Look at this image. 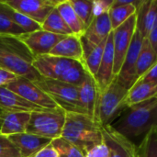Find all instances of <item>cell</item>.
Listing matches in <instances>:
<instances>
[{
  "label": "cell",
  "instance_id": "6da1fadb",
  "mask_svg": "<svg viewBox=\"0 0 157 157\" xmlns=\"http://www.w3.org/2000/svg\"><path fill=\"white\" fill-rule=\"evenodd\" d=\"M33 61L34 56L19 37L0 35V67L36 82L42 77L34 69Z\"/></svg>",
  "mask_w": 157,
  "mask_h": 157
},
{
  "label": "cell",
  "instance_id": "7a4b0ae2",
  "mask_svg": "<svg viewBox=\"0 0 157 157\" xmlns=\"http://www.w3.org/2000/svg\"><path fill=\"white\" fill-rule=\"evenodd\" d=\"M84 154L104 141L102 126L92 117L79 112H66L62 136Z\"/></svg>",
  "mask_w": 157,
  "mask_h": 157
},
{
  "label": "cell",
  "instance_id": "3957f363",
  "mask_svg": "<svg viewBox=\"0 0 157 157\" xmlns=\"http://www.w3.org/2000/svg\"><path fill=\"white\" fill-rule=\"evenodd\" d=\"M127 109L115 125L111 126L129 140L146 134L157 126V97Z\"/></svg>",
  "mask_w": 157,
  "mask_h": 157
},
{
  "label": "cell",
  "instance_id": "277c9868",
  "mask_svg": "<svg viewBox=\"0 0 157 157\" xmlns=\"http://www.w3.org/2000/svg\"><path fill=\"white\" fill-rule=\"evenodd\" d=\"M128 89L118 80L117 76L102 91L99 92L97 106V121L101 126L110 125L127 109L124 99Z\"/></svg>",
  "mask_w": 157,
  "mask_h": 157
},
{
  "label": "cell",
  "instance_id": "5b68a950",
  "mask_svg": "<svg viewBox=\"0 0 157 157\" xmlns=\"http://www.w3.org/2000/svg\"><path fill=\"white\" fill-rule=\"evenodd\" d=\"M66 112L62 109L32 111L26 132L51 140L62 136Z\"/></svg>",
  "mask_w": 157,
  "mask_h": 157
},
{
  "label": "cell",
  "instance_id": "8992f818",
  "mask_svg": "<svg viewBox=\"0 0 157 157\" xmlns=\"http://www.w3.org/2000/svg\"><path fill=\"white\" fill-rule=\"evenodd\" d=\"M35 83L65 112L83 113L79 104L77 86L48 78H40Z\"/></svg>",
  "mask_w": 157,
  "mask_h": 157
},
{
  "label": "cell",
  "instance_id": "52a82bcc",
  "mask_svg": "<svg viewBox=\"0 0 157 157\" xmlns=\"http://www.w3.org/2000/svg\"><path fill=\"white\" fill-rule=\"evenodd\" d=\"M11 91L20 96L25 100L42 109H61L52 98L40 89L34 81L24 77H18L16 81L6 86Z\"/></svg>",
  "mask_w": 157,
  "mask_h": 157
},
{
  "label": "cell",
  "instance_id": "ba28073f",
  "mask_svg": "<svg viewBox=\"0 0 157 157\" xmlns=\"http://www.w3.org/2000/svg\"><path fill=\"white\" fill-rule=\"evenodd\" d=\"M136 29V14L113 30L114 46V75L117 76L121 69L124 58L130 48Z\"/></svg>",
  "mask_w": 157,
  "mask_h": 157
},
{
  "label": "cell",
  "instance_id": "9c48e42d",
  "mask_svg": "<svg viewBox=\"0 0 157 157\" xmlns=\"http://www.w3.org/2000/svg\"><path fill=\"white\" fill-rule=\"evenodd\" d=\"M144 42V38L139 32L138 29H135V32L132 37L130 48L124 58L121 69L117 75L118 80L129 90L137 81L136 76V63L140 51L142 49Z\"/></svg>",
  "mask_w": 157,
  "mask_h": 157
},
{
  "label": "cell",
  "instance_id": "30bf717a",
  "mask_svg": "<svg viewBox=\"0 0 157 157\" xmlns=\"http://www.w3.org/2000/svg\"><path fill=\"white\" fill-rule=\"evenodd\" d=\"M5 2L13 9L41 25L56 7L59 0H6Z\"/></svg>",
  "mask_w": 157,
  "mask_h": 157
},
{
  "label": "cell",
  "instance_id": "8fae6325",
  "mask_svg": "<svg viewBox=\"0 0 157 157\" xmlns=\"http://www.w3.org/2000/svg\"><path fill=\"white\" fill-rule=\"evenodd\" d=\"M65 36L39 29L30 33H24L19 36V39L25 43L35 58L49 54L52 49Z\"/></svg>",
  "mask_w": 157,
  "mask_h": 157
},
{
  "label": "cell",
  "instance_id": "7c38bea8",
  "mask_svg": "<svg viewBox=\"0 0 157 157\" xmlns=\"http://www.w3.org/2000/svg\"><path fill=\"white\" fill-rule=\"evenodd\" d=\"M75 62V60L46 54L35 57L32 65L42 78L60 80L64 72Z\"/></svg>",
  "mask_w": 157,
  "mask_h": 157
},
{
  "label": "cell",
  "instance_id": "4fadbf2b",
  "mask_svg": "<svg viewBox=\"0 0 157 157\" xmlns=\"http://www.w3.org/2000/svg\"><path fill=\"white\" fill-rule=\"evenodd\" d=\"M102 133L104 142L109 149V157H139L138 147L111 125L102 126Z\"/></svg>",
  "mask_w": 157,
  "mask_h": 157
},
{
  "label": "cell",
  "instance_id": "5bb4252c",
  "mask_svg": "<svg viewBox=\"0 0 157 157\" xmlns=\"http://www.w3.org/2000/svg\"><path fill=\"white\" fill-rule=\"evenodd\" d=\"M116 77L114 75V46H113V30L109 35L105 43L104 52L98 71L95 76L99 92L104 90Z\"/></svg>",
  "mask_w": 157,
  "mask_h": 157
},
{
  "label": "cell",
  "instance_id": "9a60e30c",
  "mask_svg": "<svg viewBox=\"0 0 157 157\" xmlns=\"http://www.w3.org/2000/svg\"><path fill=\"white\" fill-rule=\"evenodd\" d=\"M99 90L95 78L88 75L83 84L78 86L79 104L84 114L92 117L97 121V106L98 101Z\"/></svg>",
  "mask_w": 157,
  "mask_h": 157
},
{
  "label": "cell",
  "instance_id": "2e32d148",
  "mask_svg": "<svg viewBox=\"0 0 157 157\" xmlns=\"http://www.w3.org/2000/svg\"><path fill=\"white\" fill-rule=\"evenodd\" d=\"M12 144L17 147L21 157H31L42 148L49 145L52 140L40 137L29 132H22L8 136Z\"/></svg>",
  "mask_w": 157,
  "mask_h": 157
},
{
  "label": "cell",
  "instance_id": "e0dca14e",
  "mask_svg": "<svg viewBox=\"0 0 157 157\" xmlns=\"http://www.w3.org/2000/svg\"><path fill=\"white\" fill-rule=\"evenodd\" d=\"M30 113L26 111H4L0 116V134L11 136L26 132L30 120Z\"/></svg>",
  "mask_w": 157,
  "mask_h": 157
},
{
  "label": "cell",
  "instance_id": "ac0fdd59",
  "mask_svg": "<svg viewBox=\"0 0 157 157\" xmlns=\"http://www.w3.org/2000/svg\"><path fill=\"white\" fill-rule=\"evenodd\" d=\"M157 25V0H144L136 12V29L146 39Z\"/></svg>",
  "mask_w": 157,
  "mask_h": 157
},
{
  "label": "cell",
  "instance_id": "d6986e66",
  "mask_svg": "<svg viewBox=\"0 0 157 157\" xmlns=\"http://www.w3.org/2000/svg\"><path fill=\"white\" fill-rule=\"evenodd\" d=\"M49 54L82 63L83 48L80 37L75 34L65 36L52 49Z\"/></svg>",
  "mask_w": 157,
  "mask_h": 157
},
{
  "label": "cell",
  "instance_id": "ffe728a7",
  "mask_svg": "<svg viewBox=\"0 0 157 157\" xmlns=\"http://www.w3.org/2000/svg\"><path fill=\"white\" fill-rule=\"evenodd\" d=\"M111 31V22L109 17V12H107L95 17L86 28L83 36L92 43L98 45L107 41Z\"/></svg>",
  "mask_w": 157,
  "mask_h": 157
},
{
  "label": "cell",
  "instance_id": "44dd1931",
  "mask_svg": "<svg viewBox=\"0 0 157 157\" xmlns=\"http://www.w3.org/2000/svg\"><path fill=\"white\" fill-rule=\"evenodd\" d=\"M80 39L83 48L82 63L86 67V71L95 78L101 63L106 42L97 45L89 41L84 36H81Z\"/></svg>",
  "mask_w": 157,
  "mask_h": 157
},
{
  "label": "cell",
  "instance_id": "7402d4cb",
  "mask_svg": "<svg viewBox=\"0 0 157 157\" xmlns=\"http://www.w3.org/2000/svg\"><path fill=\"white\" fill-rule=\"evenodd\" d=\"M0 109L4 111H26L32 112L43 109L22 98L7 87L0 86Z\"/></svg>",
  "mask_w": 157,
  "mask_h": 157
},
{
  "label": "cell",
  "instance_id": "603a6c76",
  "mask_svg": "<svg viewBox=\"0 0 157 157\" xmlns=\"http://www.w3.org/2000/svg\"><path fill=\"white\" fill-rule=\"evenodd\" d=\"M157 96V86L150 83L136 81L135 84L128 90V94L124 99L126 108L144 102Z\"/></svg>",
  "mask_w": 157,
  "mask_h": 157
},
{
  "label": "cell",
  "instance_id": "cb8c5ba5",
  "mask_svg": "<svg viewBox=\"0 0 157 157\" xmlns=\"http://www.w3.org/2000/svg\"><path fill=\"white\" fill-rule=\"evenodd\" d=\"M56 8L58 12L60 13L61 17L66 23V25L69 27L73 34L76 36H83L86 28L82 21L79 19L77 17L75 11L73 8V6L71 4L70 0H63V1H59L58 5L56 6Z\"/></svg>",
  "mask_w": 157,
  "mask_h": 157
},
{
  "label": "cell",
  "instance_id": "d4e9b609",
  "mask_svg": "<svg viewBox=\"0 0 157 157\" xmlns=\"http://www.w3.org/2000/svg\"><path fill=\"white\" fill-rule=\"evenodd\" d=\"M143 2L144 1L140 0H132V2L129 5L121 6H111L109 10V17L111 22L112 30L116 29L132 16L136 14L138 7L142 5Z\"/></svg>",
  "mask_w": 157,
  "mask_h": 157
},
{
  "label": "cell",
  "instance_id": "484cf974",
  "mask_svg": "<svg viewBox=\"0 0 157 157\" xmlns=\"http://www.w3.org/2000/svg\"><path fill=\"white\" fill-rule=\"evenodd\" d=\"M157 62V54L152 48L148 39H144L143 46L140 51L137 63H136V76L137 80L141 78L144 74Z\"/></svg>",
  "mask_w": 157,
  "mask_h": 157
},
{
  "label": "cell",
  "instance_id": "4316f807",
  "mask_svg": "<svg viewBox=\"0 0 157 157\" xmlns=\"http://www.w3.org/2000/svg\"><path fill=\"white\" fill-rule=\"evenodd\" d=\"M40 26H41V29L57 35L68 36L73 34V32L63 19L56 7L48 15V17Z\"/></svg>",
  "mask_w": 157,
  "mask_h": 157
},
{
  "label": "cell",
  "instance_id": "83f0119b",
  "mask_svg": "<svg viewBox=\"0 0 157 157\" xmlns=\"http://www.w3.org/2000/svg\"><path fill=\"white\" fill-rule=\"evenodd\" d=\"M88 75L90 74L86 71L84 64L81 62L76 61L71 67H69L64 72V74L61 76L59 81L78 87L83 84V82L86 80Z\"/></svg>",
  "mask_w": 157,
  "mask_h": 157
},
{
  "label": "cell",
  "instance_id": "f1b7e54d",
  "mask_svg": "<svg viewBox=\"0 0 157 157\" xmlns=\"http://www.w3.org/2000/svg\"><path fill=\"white\" fill-rule=\"evenodd\" d=\"M4 3L6 5V9L7 11V14L10 17L11 20L18 28H20L25 33H30V32L41 29V26L39 23L35 22L34 20H32L29 17L25 16L24 14H22V13L15 10V9H13L5 1H4Z\"/></svg>",
  "mask_w": 157,
  "mask_h": 157
},
{
  "label": "cell",
  "instance_id": "f546056e",
  "mask_svg": "<svg viewBox=\"0 0 157 157\" xmlns=\"http://www.w3.org/2000/svg\"><path fill=\"white\" fill-rule=\"evenodd\" d=\"M77 17L84 24L86 29L94 18L93 1L91 0H70Z\"/></svg>",
  "mask_w": 157,
  "mask_h": 157
},
{
  "label": "cell",
  "instance_id": "4dcf8cb0",
  "mask_svg": "<svg viewBox=\"0 0 157 157\" xmlns=\"http://www.w3.org/2000/svg\"><path fill=\"white\" fill-rule=\"evenodd\" d=\"M138 155L139 157H157V126L145 134L138 147Z\"/></svg>",
  "mask_w": 157,
  "mask_h": 157
},
{
  "label": "cell",
  "instance_id": "1f68e13d",
  "mask_svg": "<svg viewBox=\"0 0 157 157\" xmlns=\"http://www.w3.org/2000/svg\"><path fill=\"white\" fill-rule=\"evenodd\" d=\"M24 33L25 32L11 20L6 9L4 1L0 0V35H11L19 37Z\"/></svg>",
  "mask_w": 157,
  "mask_h": 157
},
{
  "label": "cell",
  "instance_id": "d6a6232c",
  "mask_svg": "<svg viewBox=\"0 0 157 157\" xmlns=\"http://www.w3.org/2000/svg\"><path fill=\"white\" fill-rule=\"evenodd\" d=\"M52 145L58 153L59 157H85L83 152L78 147L63 137L53 139L52 141Z\"/></svg>",
  "mask_w": 157,
  "mask_h": 157
},
{
  "label": "cell",
  "instance_id": "836d02e7",
  "mask_svg": "<svg viewBox=\"0 0 157 157\" xmlns=\"http://www.w3.org/2000/svg\"><path fill=\"white\" fill-rule=\"evenodd\" d=\"M0 157H21L7 136L0 134Z\"/></svg>",
  "mask_w": 157,
  "mask_h": 157
},
{
  "label": "cell",
  "instance_id": "e575fe53",
  "mask_svg": "<svg viewBox=\"0 0 157 157\" xmlns=\"http://www.w3.org/2000/svg\"><path fill=\"white\" fill-rule=\"evenodd\" d=\"M109 149L106 143L103 141L102 143L93 146L87 152H86L85 157H109Z\"/></svg>",
  "mask_w": 157,
  "mask_h": 157
},
{
  "label": "cell",
  "instance_id": "d590c367",
  "mask_svg": "<svg viewBox=\"0 0 157 157\" xmlns=\"http://www.w3.org/2000/svg\"><path fill=\"white\" fill-rule=\"evenodd\" d=\"M114 0H95L93 1L94 17L109 12Z\"/></svg>",
  "mask_w": 157,
  "mask_h": 157
},
{
  "label": "cell",
  "instance_id": "8d00e7d4",
  "mask_svg": "<svg viewBox=\"0 0 157 157\" xmlns=\"http://www.w3.org/2000/svg\"><path fill=\"white\" fill-rule=\"evenodd\" d=\"M19 76L13 74L12 72L0 67V86L6 87L8 85L16 81Z\"/></svg>",
  "mask_w": 157,
  "mask_h": 157
},
{
  "label": "cell",
  "instance_id": "74e56055",
  "mask_svg": "<svg viewBox=\"0 0 157 157\" xmlns=\"http://www.w3.org/2000/svg\"><path fill=\"white\" fill-rule=\"evenodd\" d=\"M137 81L150 83V84H154L157 86V62L147 71L146 74H144Z\"/></svg>",
  "mask_w": 157,
  "mask_h": 157
},
{
  "label": "cell",
  "instance_id": "f35d334b",
  "mask_svg": "<svg viewBox=\"0 0 157 157\" xmlns=\"http://www.w3.org/2000/svg\"><path fill=\"white\" fill-rule=\"evenodd\" d=\"M31 157H59V155L56 152V150L53 148V146L52 145V143H51L49 145L42 148L40 151H39L37 154H35Z\"/></svg>",
  "mask_w": 157,
  "mask_h": 157
},
{
  "label": "cell",
  "instance_id": "ab89813d",
  "mask_svg": "<svg viewBox=\"0 0 157 157\" xmlns=\"http://www.w3.org/2000/svg\"><path fill=\"white\" fill-rule=\"evenodd\" d=\"M152 48L154 49V51L156 52L157 54V25L153 29V30L150 32V34L147 37Z\"/></svg>",
  "mask_w": 157,
  "mask_h": 157
},
{
  "label": "cell",
  "instance_id": "60d3db41",
  "mask_svg": "<svg viewBox=\"0 0 157 157\" xmlns=\"http://www.w3.org/2000/svg\"><path fill=\"white\" fill-rule=\"evenodd\" d=\"M2 112H3V110H2V109H0V116H1V114H2Z\"/></svg>",
  "mask_w": 157,
  "mask_h": 157
},
{
  "label": "cell",
  "instance_id": "b9f144b4",
  "mask_svg": "<svg viewBox=\"0 0 157 157\" xmlns=\"http://www.w3.org/2000/svg\"><path fill=\"white\" fill-rule=\"evenodd\" d=\"M0 125H1V121H0Z\"/></svg>",
  "mask_w": 157,
  "mask_h": 157
},
{
  "label": "cell",
  "instance_id": "7bdbcfd3",
  "mask_svg": "<svg viewBox=\"0 0 157 157\" xmlns=\"http://www.w3.org/2000/svg\"><path fill=\"white\" fill-rule=\"evenodd\" d=\"M156 97H157V96H156Z\"/></svg>",
  "mask_w": 157,
  "mask_h": 157
}]
</instances>
